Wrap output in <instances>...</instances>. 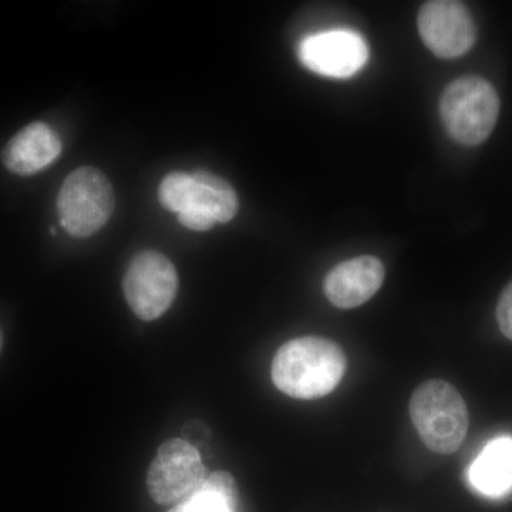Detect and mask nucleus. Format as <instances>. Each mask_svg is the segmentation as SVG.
Wrapping results in <instances>:
<instances>
[{
	"label": "nucleus",
	"instance_id": "obj_9",
	"mask_svg": "<svg viewBox=\"0 0 512 512\" xmlns=\"http://www.w3.org/2000/svg\"><path fill=\"white\" fill-rule=\"evenodd\" d=\"M384 266L375 256H357L336 265L325 279L326 298L340 309H353L372 299L382 288Z\"/></svg>",
	"mask_w": 512,
	"mask_h": 512
},
{
	"label": "nucleus",
	"instance_id": "obj_4",
	"mask_svg": "<svg viewBox=\"0 0 512 512\" xmlns=\"http://www.w3.org/2000/svg\"><path fill=\"white\" fill-rule=\"evenodd\" d=\"M113 210V187L104 173L80 167L67 175L57 197V211L67 234L92 237L109 222Z\"/></svg>",
	"mask_w": 512,
	"mask_h": 512
},
{
	"label": "nucleus",
	"instance_id": "obj_8",
	"mask_svg": "<svg viewBox=\"0 0 512 512\" xmlns=\"http://www.w3.org/2000/svg\"><path fill=\"white\" fill-rule=\"evenodd\" d=\"M369 57L365 39L353 30H329L306 37L299 46V59L306 69L320 76L346 79L363 69Z\"/></svg>",
	"mask_w": 512,
	"mask_h": 512
},
{
	"label": "nucleus",
	"instance_id": "obj_1",
	"mask_svg": "<svg viewBox=\"0 0 512 512\" xmlns=\"http://www.w3.org/2000/svg\"><path fill=\"white\" fill-rule=\"evenodd\" d=\"M345 352L319 336L292 339L272 360V382L279 392L298 400H315L332 393L345 376Z\"/></svg>",
	"mask_w": 512,
	"mask_h": 512
},
{
	"label": "nucleus",
	"instance_id": "obj_15",
	"mask_svg": "<svg viewBox=\"0 0 512 512\" xmlns=\"http://www.w3.org/2000/svg\"><path fill=\"white\" fill-rule=\"evenodd\" d=\"M497 322L505 338L512 340V282L501 293L497 305Z\"/></svg>",
	"mask_w": 512,
	"mask_h": 512
},
{
	"label": "nucleus",
	"instance_id": "obj_13",
	"mask_svg": "<svg viewBox=\"0 0 512 512\" xmlns=\"http://www.w3.org/2000/svg\"><path fill=\"white\" fill-rule=\"evenodd\" d=\"M192 177L195 181V191L194 202L190 208L204 211L220 224L231 221L237 215L238 195L228 181L204 170L195 171Z\"/></svg>",
	"mask_w": 512,
	"mask_h": 512
},
{
	"label": "nucleus",
	"instance_id": "obj_12",
	"mask_svg": "<svg viewBox=\"0 0 512 512\" xmlns=\"http://www.w3.org/2000/svg\"><path fill=\"white\" fill-rule=\"evenodd\" d=\"M238 490L228 471H217L167 512H235Z\"/></svg>",
	"mask_w": 512,
	"mask_h": 512
},
{
	"label": "nucleus",
	"instance_id": "obj_16",
	"mask_svg": "<svg viewBox=\"0 0 512 512\" xmlns=\"http://www.w3.org/2000/svg\"><path fill=\"white\" fill-rule=\"evenodd\" d=\"M178 221L183 227L192 229V231H208L217 224L210 215L198 210V208H188V210L181 212V214H178Z\"/></svg>",
	"mask_w": 512,
	"mask_h": 512
},
{
	"label": "nucleus",
	"instance_id": "obj_5",
	"mask_svg": "<svg viewBox=\"0 0 512 512\" xmlns=\"http://www.w3.org/2000/svg\"><path fill=\"white\" fill-rule=\"evenodd\" d=\"M123 289L134 315L151 322L173 306L178 292L177 269L167 256L148 249L131 259Z\"/></svg>",
	"mask_w": 512,
	"mask_h": 512
},
{
	"label": "nucleus",
	"instance_id": "obj_3",
	"mask_svg": "<svg viewBox=\"0 0 512 512\" xmlns=\"http://www.w3.org/2000/svg\"><path fill=\"white\" fill-rule=\"evenodd\" d=\"M440 114L447 133L464 146H478L493 133L500 99L483 77L464 76L444 90Z\"/></svg>",
	"mask_w": 512,
	"mask_h": 512
},
{
	"label": "nucleus",
	"instance_id": "obj_6",
	"mask_svg": "<svg viewBox=\"0 0 512 512\" xmlns=\"http://www.w3.org/2000/svg\"><path fill=\"white\" fill-rule=\"evenodd\" d=\"M208 477L200 451L181 439L165 441L148 468L147 490L160 505L180 503Z\"/></svg>",
	"mask_w": 512,
	"mask_h": 512
},
{
	"label": "nucleus",
	"instance_id": "obj_11",
	"mask_svg": "<svg viewBox=\"0 0 512 512\" xmlns=\"http://www.w3.org/2000/svg\"><path fill=\"white\" fill-rule=\"evenodd\" d=\"M468 480L478 493L504 497L512 491V439L498 437L481 451L468 468Z\"/></svg>",
	"mask_w": 512,
	"mask_h": 512
},
{
	"label": "nucleus",
	"instance_id": "obj_2",
	"mask_svg": "<svg viewBox=\"0 0 512 512\" xmlns=\"http://www.w3.org/2000/svg\"><path fill=\"white\" fill-rule=\"evenodd\" d=\"M409 410L421 441L433 453H456L466 439L470 424L467 404L446 380L421 383L414 390Z\"/></svg>",
	"mask_w": 512,
	"mask_h": 512
},
{
	"label": "nucleus",
	"instance_id": "obj_14",
	"mask_svg": "<svg viewBox=\"0 0 512 512\" xmlns=\"http://www.w3.org/2000/svg\"><path fill=\"white\" fill-rule=\"evenodd\" d=\"M195 181L192 174L174 171L165 175L158 188V198L165 210L181 214L194 202Z\"/></svg>",
	"mask_w": 512,
	"mask_h": 512
},
{
	"label": "nucleus",
	"instance_id": "obj_10",
	"mask_svg": "<svg viewBox=\"0 0 512 512\" xmlns=\"http://www.w3.org/2000/svg\"><path fill=\"white\" fill-rule=\"evenodd\" d=\"M62 153V141L45 123L29 124L15 134L2 151V161L10 173L32 175L55 163Z\"/></svg>",
	"mask_w": 512,
	"mask_h": 512
},
{
	"label": "nucleus",
	"instance_id": "obj_7",
	"mask_svg": "<svg viewBox=\"0 0 512 512\" xmlns=\"http://www.w3.org/2000/svg\"><path fill=\"white\" fill-rule=\"evenodd\" d=\"M419 32L424 45L441 59L466 55L477 39L470 10L453 0L424 3L419 13Z\"/></svg>",
	"mask_w": 512,
	"mask_h": 512
},
{
	"label": "nucleus",
	"instance_id": "obj_17",
	"mask_svg": "<svg viewBox=\"0 0 512 512\" xmlns=\"http://www.w3.org/2000/svg\"><path fill=\"white\" fill-rule=\"evenodd\" d=\"M2 346H3V335H2V330H0V350H2Z\"/></svg>",
	"mask_w": 512,
	"mask_h": 512
}]
</instances>
